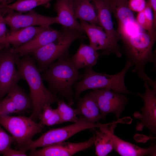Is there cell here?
<instances>
[{"label":"cell","mask_w":156,"mask_h":156,"mask_svg":"<svg viewBox=\"0 0 156 156\" xmlns=\"http://www.w3.org/2000/svg\"><path fill=\"white\" fill-rule=\"evenodd\" d=\"M56 109L60 115L61 123L67 122L74 123L78 119L76 109L73 108L71 106L66 103L63 99H60L58 101Z\"/></svg>","instance_id":"obj_26"},{"label":"cell","mask_w":156,"mask_h":156,"mask_svg":"<svg viewBox=\"0 0 156 156\" xmlns=\"http://www.w3.org/2000/svg\"><path fill=\"white\" fill-rule=\"evenodd\" d=\"M149 30V33L155 31L154 27V16L153 11L148 0L143 10Z\"/></svg>","instance_id":"obj_30"},{"label":"cell","mask_w":156,"mask_h":156,"mask_svg":"<svg viewBox=\"0 0 156 156\" xmlns=\"http://www.w3.org/2000/svg\"><path fill=\"white\" fill-rule=\"evenodd\" d=\"M3 10L0 8V49L4 48L10 47L5 41V38L7 34L10 31L7 29L4 18Z\"/></svg>","instance_id":"obj_28"},{"label":"cell","mask_w":156,"mask_h":156,"mask_svg":"<svg viewBox=\"0 0 156 156\" xmlns=\"http://www.w3.org/2000/svg\"><path fill=\"white\" fill-rule=\"evenodd\" d=\"M79 100L76 109L78 115L82 116L92 123H96L101 119L99 109L92 90Z\"/></svg>","instance_id":"obj_19"},{"label":"cell","mask_w":156,"mask_h":156,"mask_svg":"<svg viewBox=\"0 0 156 156\" xmlns=\"http://www.w3.org/2000/svg\"><path fill=\"white\" fill-rule=\"evenodd\" d=\"M116 124H113L109 127L105 126L99 128L100 130L107 135L111 139L113 149L122 156H155L156 155V145L152 144L148 148H143L124 141L115 135L114 128Z\"/></svg>","instance_id":"obj_12"},{"label":"cell","mask_w":156,"mask_h":156,"mask_svg":"<svg viewBox=\"0 0 156 156\" xmlns=\"http://www.w3.org/2000/svg\"><path fill=\"white\" fill-rule=\"evenodd\" d=\"M23 56L22 58L18 55L17 56L15 64L22 79H25L29 85V96L33 105V112L29 117L36 121L39 119L45 105L57 103L60 99L44 86L40 71L30 55L27 54Z\"/></svg>","instance_id":"obj_1"},{"label":"cell","mask_w":156,"mask_h":156,"mask_svg":"<svg viewBox=\"0 0 156 156\" xmlns=\"http://www.w3.org/2000/svg\"><path fill=\"white\" fill-rule=\"evenodd\" d=\"M18 55L10 47L0 49V101L22 79L15 67Z\"/></svg>","instance_id":"obj_9"},{"label":"cell","mask_w":156,"mask_h":156,"mask_svg":"<svg viewBox=\"0 0 156 156\" xmlns=\"http://www.w3.org/2000/svg\"><path fill=\"white\" fill-rule=\"evenodd\" d=\"M15 141L13 137L7 133L0 126V153L11 147Z\"/></svg>","instance_id":"obj_29"},{"label":"cell","mask_w":156,"mask_h":156,"mask_svg":"<svg viewBox=\"0 0 156 156\" xmlns=\"http://www.w3.org/2000/svg\"><path fill=\"white\" fill-rule=\"evenodd\" d=\"M73 8L76 18L91 24L100 25L95 8L90 0H74Z\"/></svg>","instance_id":"obj_22"},{"label":"cell","mask_w":156,"mask_h":156,"mask_svg":"<svg viewBox=\"0 0 156 156\" xmlns=\"http://www.w3.org/2000/svg\"><path fill=\"white\" fill-rule=\"evenodd\" d=\"M95 135L88 140L79 143L63 142L43 147L38 150H31V156H70L91 147L95 142Z\"/></svg>","instance_id":"obj_13"},{"label":"cell","mask_w":156,"mask_h":156,"mask_svg":"<svg viewBox=\"0 0 156 156\" xmlns=\"http://www.w3.org/2000/svg\"><path fill=\"white\" fill-rule=\"evenodd\" d=\"M97 12L100 25L103 29L111 43L116 50L121 53L118 44L122 39L120 34L114 28L112 12L108 0H90Z\"/></svg>","instance_id":"obj_15"},{"label":"cell","mask_w":156,"mask_h":156,"mask_svg":"<svg viewBox=\"0 0 156 156\" xmlns=\"http://www.w3.org/2000/svg\"><path fill=\"white\" fill-rule=\"evenodd\" d=\"M4 9V20L6 25L9 27L10 32H14L19 29L39 25L50 26L53 24H59L57 17L45 16L37 13L32 10L25 14L16 12L13 10L5 8Z\"/></svg>","instance_id":"obj_8"},{"label":"cell","mask_w":156,"mask_h":156,"mask_svg":"<svg viewBox=\"0 0 156 156\" xmlns=\"http://www.w3.org/2000/svg\"><path fill=\"white\" fill-rule=\"evenodd\" d=\"M83 76L73 64L69 56L51 63L43 72L42 76V79L48 83L49 90L55 94H58L65 97L68 104L71 106L74 104L73 85Z\"/></svg>","instance_id":"obj_2"},{"label":"cell","mask_w":156,"mask_h":156,"mask_svg":"<svg viewBox=\"0 0 156 156\" xmlns=\"http://www.w3.org/2000/svg\"><path fill=\"white\" fill-rule=\"evenodd\" d=\"M61 36L55 41L29 54L36 60L40 72L46 70L57 60L70 56V47L74 41L86 38L82 33L63 27Z\"/></svg>","instance_id":"obj_5"},{"label":"cell","mask_w":156,"mask_h":156,"mask_svg":"<svg viewBox=\"0 0 156 156\" xmlns=\"http://www.w3.org/2000/svg\"><path fill=\"white\" fill-rule=\"evenodd\" d=\"M18 113L15 103L9 96L0 101V116Z\"/></svg>","instance_id":"obj_27"},{"label":"cell","mask_w":156,"mask_h":156,"mask_svg":"<svg viewBox=\"0 0 156 156\" xmlns=\"http://www.w3.org/2000/svg\"><path fill=\"white\" fill-rule=\"evenodd\" d=\"M99 55L93 47L82 42L76 53L71 57V60L74 66L79 70L87 66L95 65Z\"/></svg>","instance_id":"obj_21"},{"label":"cell","mask_w":156,"mask_h":156,"mask_svg":"<svg viewBox=\"0 0 156 156\" xmlns=\"http://www.w3.org/2000/svg\"><path fill=\"white\" fill-rule=\"evenodd\" d=\"M145 91L143 94L137 92L138 95L143 100L144 105L140 110L142 113L136 112L134 117L139 119L141 123L137 125L136 129L142 130L145 127L149 130L151 135L156 134V88H151L147 82L144 81Z\"/></svg>","instance_id":"obj_10"},{"label":"cell","mask_w":156,"mask_h":156,"mask_svg":"<svg viewBox=\"0 0 156 156\" xmlns=\"http://www.w3.org/2000/svg\"><path fill=\"white\" fill-rule=\"evenodd\" d=\"M55 110V109H53L51 107V105H45L43 107L39 117L40 122L42 125L44 122L52 116Z\"/></svg>","instance_id":"obj_32"},{"label":"cell","mask_w":156,"mask_h":156,"mask_svg":"<svg viewBox=\"0 0 156 156\" xmlns=\"http://www.w3.org/2000/svg\"><path fill=\"white\" fill-rule=\"evenodd\" d=\"M99 109L101 119H105L107 114H115L118 120L125 109L129 99L122 93H116L108 88L92 90Z\"/></svg>","instance_id":"obj_11"},{"label":"cell","mask_w":156,"mask_h":156,"mask_svg":"<svg viewBox=\"0 0 156 156\" xmlns=\"http://www.w3.org/2000/svg\"><path fill=\"white\" fill-rule=\"evenodd\" d=\"M109 123H92L81 116L77 121L72 124L64 127L51 129L43 133L35 141H33L24 151L44 147L64 142L73 136L82 131L107 125Z\"/></svg>","instance_id":"obj_7"},{"label":"cell","mask_w":156,"mask_h":156,"mask_svg":"<svg viewBox=\"0 0 156 156\" xmlns=\"http://www.w3.org/2000/svg\"><path fill=\"white\" fill-rule=\"evenodd\" d=\"M146 4L145 0H129L128 6L132 11L139 12L143 11Z\"/></svg>","instance_id":"obj_31"},{"label":"cell","mask_w":156,"mask_h":156,"mask_svg":"<svg viewBox=\"0 0 156 156\" xmlns=\"http://www.w3.org/2000/svg\"><path fill=\"white\" fill-rule=\"evenodd\" d=\"M133 65L132 62L128 60L120 72L111 75L96 72L91 66L85 67L82 78L73 86L75 90V99L79 100L82 92L90 89L108 88L117 93L132 94L125 85V77L126 73Z\"/></svg>","instance_id":"obj_4"},{"label":"cell","mask_w":156,"mask_h":156,"mask_svg":"<svg viewBox=\"0 0 156 156\" xmlns=\"http://www.w3.org/2000/svg\"><path fill=\"white\" fill-rule=\"evenodd\" d=\"M153 11L154 18L156 19V0H148Z\"/></svg>","instance_id":"obj_36"},{"label":"cell","mask_w":156,"mask_h":156,"mask_svg":"<svg viewBox=\"0 0 156 156\" xmlns=\"http://www.w3.org/2000/svg\"><path fill=\"white\" fill-rule=\"evenodd\" d=\"M26 152L19 149L16 150L9 147L1 153L4 156H27Z\"/></svg>","instance_id":"obj_34"},{"label":"cell","mask_w":156,"mask_h":156,"mask_svg":"<svg viewBox=\"0 0 156 156\" xmlns=\"http://www.w3.org/2000/svg\"><path fill=\"white\" fill-rule=\"evenodd\" d=\"M13 1V0H0V5L8 4Z\"/></svg>","instance_id":"obj_37"},{"label":"cell","mask_w":156,"mask_h":156,"mask_svg":"<svg viewBox=\"0 0 156 156\" xmlns=\"http://www.w3.org/2000/svg\"><path fill=\"white\" fill-rule=\"evenodd\" d=\"M0 125L11 134L19 149L23 151L33 141V137L44 128L40 122L22 116H0Z\"/></svg>","instance_id":"obj_6"},{"label":"cell","mask_w":156,"mask_h":156,"mask_svg":"<svg viewBox=\"0 0 156 156\" xmlns=\"http://www.w3.org/2000/svg\"><path fill=\"white\" fill-rule=\"evenodd\" d=\"M62 34L61 29L54 30L50 27L39 33L29 41L13 51L20 57L51 43L59 38Z\"/></svg>","instance_id":"obj_16"},{"label":"cell","mask_w":156,"mask_h":156,"mask_svg":"<svg viewBox=\"0 0 156 156\" xmlns=\"http://www.w3.org/2000/svg\"><path fill=\"white\" fill-rule=\"evenodd\" d=\"M55 110L52 116L44 122L42 124L43 125L51 126L61 123L60 115L56 109Z\"/></svg>","instance_id":"obj_35"},{"label":"cell","mask_w":156,"mask_h":156,"mask_svg":"<svg viewBox=\"0 0 156 156\" xmlns=\"http://www.w3.org/2000/svg\"><path fill=\"white\" fill-rule=\"evenodd\" d=\"M49 27L50 26H31L21 28L7 34L5 38V41L8 45H12V48H17Z\"/></svg>","instance_id":"obj_20"},{"label":"cell","mask_w":156,"mask_h":156,"mask_svg":"<svg viewBox=\"0 0 156 156\" xmlns=\"http://www.w3.org/2000/svg\"><path fill=\"white\" fill-rule=\"evenodd\" d=\"M8 95L15 103L18 113L33 108L32 102L29 96L17 84L8 93Z\"/></svg>","instance_id":"obj_23"},{"label":"cell","mask_w":156,"mask_h":156,"mask_svg":"<svg viewBox=\"0 0 156 156\" xmlns=\"http://www.w3.org/2000/svg\"><path fill=\"white\" fill-rule=\"evenodd\" d=\"M73 0H56L54 8L57 14L59 24L63 27L85 34L76 18L73 8Z\"/></svg>","instance_id":"obj_17"},{"label":"cell","mask_w":156,"mask_h":156,"mask_svg":"<svg viewBox=\"0 0 156 156\" xmlns=\"http://www.w3.org/2000/svg\"><path fill=\"white\" fill-rule=\"evenodd\" d=\"M138 25L142 29L149 32V30L143 10L138 12L136 19Z\"/></svg>","instance_id":"obj_33"},{"label":"cell","mask_w":156,"mask_h":156,"mask_svg":"<svg viewBox=\"0 0 156 156\" xmlns=\"http://www.w3.org/2000/svg\"><path fill=\"white\" fill-rule=\"evenodd\" d=\"M94 143L95 154L98 156H106L113 149L112 142L109 136L101 131L96 132Z\"/></svg>","instance_id":"obj_24"},{"label":"cell","mask_w":156,"mask_h":156,"mask_svg":"<svg viewBox=\"0 0 156 156\" xmlns=\"http://www.w3.org/2000/svg\"><path fill=\"white\" fill-rule=\"evenodd\" d=\"M51 0H17L16 2L12 4L0 5V8H8L22 13L29 12L38 6L47 4Z\"/></svg>","instance_id":"obj_25"},{"label":"cell","mask_w":156,"mask_h":156,"mask_svg":"<svg viewBox=\"0 0 156 156\" xmlns=\"http://www.w3.org/2000/svg\"><path fill=\"white\" fill-rule=\"evenodd\" d=\"M112 13L118 24L119 34L124 29L137 23L133 11L128 6L129 0H108Z\"/></svg>","instance_id":"obj_18"},{"label":"cell","mask_w":156,"mask_h":156,"mask_svg":"<svg viewBox=\"0 0 156 156\" xmlns=\"http://www.w3.org/2000/svg\"></svg>","instance_id":"obj_38"},{"label":"cell","mask_w":156,"mask_h":156,"mask_svg":"<svg viewBox=\"0 0 156 156\" xmlns=\"http://www.w3.org/2000/svg\"><path fill=\"white\" fill-rule=\"evenodd\" d=\"M80 23L89 39V45L97 51H102L100 55H109L114 53L118 57H121V54L118 52L113 47L102 27L82 20H80Z\"/></svg>","instance_id":"obj_14"},{"label":"cell","mask_w":156,"mask_h":156,"mask_svg":"<svg viewBox=\"0 0 156 156\" xmlns=\"http://www.w3.org/2000/svg\"><path fill=\"white\" fill-rule=\"evenodd\" d=\"M156 31L152 33L140 31L123 40L126 45L129 60L135 66L132 71L149 85L153 81L145 71L146 64L155 63V58L152 49L156 41Z\"/></svg>","instance_id":"obj_3"}]
</instances>
